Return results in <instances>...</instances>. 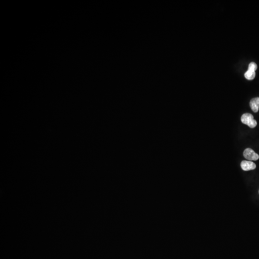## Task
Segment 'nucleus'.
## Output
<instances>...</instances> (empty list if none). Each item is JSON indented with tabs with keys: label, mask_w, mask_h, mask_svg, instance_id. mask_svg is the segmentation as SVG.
<instances>
[{
	"label": "nucleus",
	"mask_w": 259,
	"mask_h": 259,
	"mask_svg": "<svg viewBox=\"0 0 259 259\" xmlns=\"http://www.w3.org/2000/svg\"><path fill=\"white\" fill-rule=\"evenodd\" d=\"M241 122L244 125H248L251 128H254L257 126V122L254 119V117L250 113H245L241 118Z\"/></svg>",
	"instance_id": "nucleus-1"
},
{
	"label": "nucleus",
	"mask_w": 259,
	"mask_h": 259,
	"mask_svg": "<svg viewBox=\"0 0 259 259\" xmlns=\"http://www.w3.org/2000/svg\"><path fill=\"white\" fill-rule=\"evenodd\" d=\"M243 156L246 159L251 161H256L259 158V155L250 148H248L245 150L243 152Z\"/></svg>",
	"instance_id": "nucleus-2"
},
{
	"label": "nucleus",
	"mask_w": 259,
	"mask_h": 259,
	"mask_svg": "<svg viewBox=\"0 0 259 259\" xmlns=\"http://www.w3.org/2000/svg\"><path fill=\"white\" fill-rule=\"evenodd\" d=\"M240 166H241V168L244 171L253 170L256 167L255 163L252 161H246V160L242 161Z\"/></svg>",
	"instance_id": "nucleus-3"
},
{
	"label": "nucleus",
	"mask_w": 259,
	"mask_h": 259,
	"mask_svg": "<svg viewBox=\"0 0 259 259\" xmlns=\"http://www.w3.org/2000/svg\"><path fill=\"white\" fill-rule=\"evenodd\" d=\"M250 105L253 111L257 112L259 109V97L252 98L250 101Z\"/></svg>",
	"instance_id": "nucleus-4"
},
{
	"label": "nucleus",
	"mask_w": 259,
	"mask_h": 259,
	"mask_svg": "<svg viewBox=\"0 0 259 259\" xmlns=\"http://www.w3.org/2000/svg\"><path fill=\"white\" fill-rule=\"evenodd\" d=\"M256 73L254 70L248 69V71L245 73V78L249 80H252L255 78Z\"/></svg>",
	"instance_id": "nucleus-5"
},
{
	"label": "nucleus",
	"mask_w": 259,
	"mask_h": 259,
	"mask_svg": "<svg viewBox=\"0 0 259 259\" xmlns=\"http://www.w3.org/2000/svg\"><path fill=\"white\" fill-rule=\"evenodd\" d=\"M248 69L254 70L255 71L257 69V65L256 64V63H254V62H252L249 64Z\"/></svg>",
	"instance_id": "nucleus-6"
}]
</instances>
